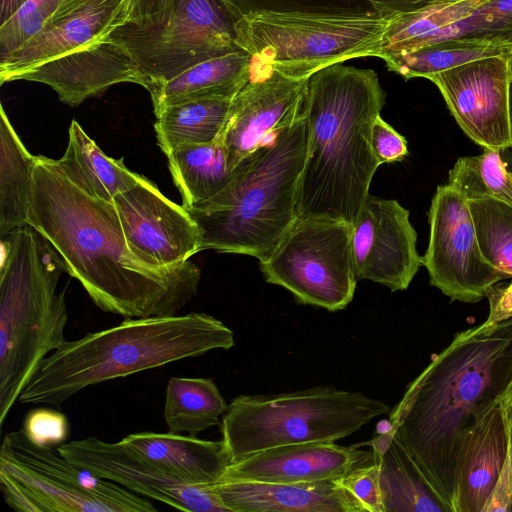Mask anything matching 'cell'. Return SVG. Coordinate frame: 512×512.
<instances>
[{"mask_svg":"<svg viewBox=\"0 0 512 512\" xmlns=\"http://www.w3.org/2000/svg\"><path fill=\"white\" fill-rule=\"evenodd\" d=\"M485 297L489 302L486 323L493 325L512 318V282L508 285L495 283L487 289Z\"/></svg>","mask_w":512,"mask_h":512,"instance_id":"7bdbcfd3","label":"cell"},{"mask_svg":"<svg viewBox=\"0 0 512 512\" xmlns=\"http://www.w3.org/2000/svg\"><path fill=\"white\" fill-rule=\"evenodd\" d=\"M227 407L211 378L172 377L167 383L163 415L170 433L197 436L220 425Z\"/></svg>","mask_w":512,"mask_h":512,"instance_id":"f546056e","label":"cell"},{"mask_svg":"<svg viewBox=\"0 0 512 512\" xmlns=\"http://www.w3.org/2000/svg\"><path fill=\"white\" fill-rule=\"evenodd\" d=\"M367 444L379 468L384 512H451L389 428Z\"/></svg>","mask_w":512,"mask_h":512,"instance_id":"cb8c5ba5","label":"cell"},{"mask_svg":"<svg viewBox=\"0 0 512 512\" xmlns=\"http://www.w3.org/2000/svg\"><path fill=\"white\" fill-rule=\"evenodd\" d=\"M182 206L195 207L219 193L230 181L226 149L218 139L178 146L165 154Z\"/></svg>","mask_w":512,"mask_h":512,"instance_id":"83f0119b","label":"cell"},{"mask_svg":"<svg viewBox=\"0 0 512 512\" xmlns=\"http://www.w3.org/2000/svg\"><path fill=\"white\" fill-rule=\"evenodd\" d=\"M390 413L361 392L317 386L279 394L239 395L220 422L232 463L261 450L306 442H336Z\"/></svg>","mask_w":512,"mask_h":512,"instance_id":"52a82bcc","label":"cell"},{"mask_svg":"<svg viewBox=\"0 0 512 512\" xmlns=\"http://www.w3.org/2000/svg\"><path fill=\"white\" fill-rule=\"evenodd\" d=\"M511 55L465 63L429 78L462 131L484 149L512 147L509 131Z\"/></svg>","mask_w":512,"mask_h":512,"instance_id":"4fadbf2b","label":"cell"},{"mask_svg":"<svg viewBox=\"0 0 512 512\" xmlns=\"http://www.w3.org/2000/svg\"><path fill=\"white\" fill-rule=\"evenodd\" d=\"M500 403L502 404L506 414L507 418L510 423V427L512 429V379L506 388L504 395L502 396Z\"/></svg>","mask_w":512,"mask_h":512,"instance_id":"bcb514c9","label":"cell"},{"mask_svg":"<svg viewBox=\"0 0 512 512\" xmlns=\"http://www.w3.org/2000/svg\"><path fill=\"white\" fill-rule=\"evenodd\" d=\"M22 430L36 445L53 448L65 443L69 423L66 416L57 410L36 408L27 413Z\"/></svg>","mask_w":512,"mask_h":512,"instance_id":"f35d334b","label":"cell"},{"mask_svg":"<svg viewBox=\"0 0 512 512\" xmlns=\"http://www.w3.org/2000/svg\"><path fill=\"white\" fill-rule=\"evenodd\" d=\"M234 344V332L206 313L125 318L116 326L66 341L39 365L19 401L60 407L91 385Z\"/></svg>","mask_w":512,"mask_h":512,"instance_id":"277c9868","label":"cell"},{"mask_svg":"<svg viewBox=\"0 0 512 512\" xmlns=\"http://www.w3.org/2000/svg\"><path fill=\"white\" fill-rule=\"evenodd\" d=\"M58 452L73 464L145 498L186 512H230L212 485L182 483L150 466L119 442L96 437L61 444Z\"/></svg>","mask_w":512,"mask_h":512,"instance_id":"e0dca14e","label":"cell"},{"mask_svg":"<svg viewBox=\"0 0 512 512\" xmlns=\"http://www.w3.org/2000/svg\"><path fill=\"white\" fill-rule=\"evenodd\" d=\"M512 510V430L509 448L502 471L485 512H508Z\"/></svg>","mask_w":512,"mask_h":512,"instance_id":"b9f144b4","label":"cell"},{"mask_svg":"<svg viewBox=\"0 0 512 512\" xmlns=\"http://www.w3.org/2000/svg\"><path fill=\"white\" fill-rule=\"evenodd\" d=\"M0 487L21 512H152L157 508L121 485L81 468L57 448L39 446L18 430L0 447Z\"/></svg>","mask_w":512,"mask_h":512,"instance_id":"9c48e42d","label":"cell"},{"mask_svg":"<svg viewBox=\"0 0 512 512\" xmlns=\"http://www.w3.org/2000/svg\"><path fill=\"white\" fill-rule=\"evenodd\" d=\"M112 202L130 249L146 264L178 266L202 251L201 233L190 214L149 179Z\"/></svg>","mask_w":512,"mask_h":512,"instance_id":"2e32d148","label":"cell"},{"mask_svg":"<svg viewBox=\"0 0 512 512\" xmlns=\"http://www.w3.org/2000/svg\"><path fill=\"white\" fill-rule=\"evenodd\" d=\"M352 224L327 217H296L259 268L298 303L334 312L352 301L357 278L351 251Z\"/></svg>","mask_w":512,"mask_h":512,"instance_id":"30bf717a","label":"cell"},{"mask_svg":"<svg viewBox=\"0 0 512 512\" xmlns=\"http://www.w3.org/2000/svg\"><path fill=\"white\" fill-rule=\"evenodd\" d=\"M512 55V46L480 38L458 37L417 49L389 54L381 59L387 68L405 79L431 76L478 59Z\"/></svg>","mask_w":512,"mask_h":512,"instance_id":"4dcf8cb0","label":"cell"},{"mask_svg":"<svg viewBox=\"0 0 512 512\" xmlns=\"http://www.w3.org/2000/svg\"><path fill=\"white\" fill-rule=\"evenodd\" d=\"M36 156L24 146L0 107V236L28 224Z\"/></svg>","mask_w":512,"mask_h":512,"instance_id":"4316f807","label":"cell"},{"mask_svg":"<svg viewBox=\"0 0 512 512\" xmlns=\"http://www.w3.org/2000/svg\"><path fill=\"white\" fill-rule=\"evenodd\" d=\"M231 102L232 99H187L154 111L158 146L166 154L178 146L218 140Z\"/></svg>","mask_w":512,"mask_h":512,"instance_id":"f1b7e54d","label":"cell"},{"mask_svg":"<svg viewBox=\"0 0 512 512\" xmlns=\"http://www.w3.org/2000/svg\"><path fill=\"white\" fill-rule=\"evenodd\" d=\"M480 38L512 46V0H487L469 16L442 28L439 40Z\"/></svg>","mask_w":512,"mask_h":512,"instance_id":"e575fe53","label":"cell"},{"mask_svg":"<svg viewBox=\"0 0 512 512\" xmlns=\"http://www.w3.org/2000/svg\"><path fill=\"white\" fill-rule=\"evenodd\" d=\"M0 425L44 359L67 341L64 262L27 224L1 237Z\"/></svg>","mask_w":512,"mask_h":512,"instance_id":"8992f818","label":"cell"},{"mask_svg":"<svg viewBox=\"0 0 512 512\" xmlns=\"http://www.w3.org/2000/svg\"><path fill=\"white\" fill-rule=\"evenodd\" d=\"M130 0H61L43 29L0 60V83L28 69L106 39L128 22Z\"/></svg>","mask_w":512,"mask_h":512,"instance_id":"ac0fdd59","label":"cell"},{"mask_svg":"<svg viewBox=\"0 0 512 512\" xmlns=\"http://www.w3.org/2000/svg\"><path fill=\"white\" fill-rule=\"evenodd\" d=\"M384 103L385 92L372 69L337 63L307 79L308 146L297 217L354 222L379 167L371 129Z\"/></svg>","mask_w":512,"mask_h":512,"instance_id":"3957f363","label":"cell"},{"mask_svg":"<svg viewBox=\"0 0 512 512\" xmlns=\"http://www.w3.org/2000/svg\"><path fill=\"white\" fill-rule=\"evenodd\" d=\"M468 204L484 258L512 278V205L495 198Z\"/></svg>","mask_w":512,"mask_h":512,"instance_id":"836d02e7","label":"cell"},{"mask_svg":"<svg viewBox=\"0 0 512 512\" xmlns=\"http://www.w3.org/2000/svg\"><path fill=\"white\" fill-rule=\"evenodd\" d=\"M307 146L303 111L294 124L241 160L219 193L186 209L200 230L202 251L268 258L297 217Z\"/></svg>","mask_w":512,"mask_h":512,"instance_id":"5b68a950","label":"cell"},{"mask_svg":"<svg viewBox=\"0 0 512 512\" xmlns=\"http://www.w3.org/2000/svg\"><path fill=\"white\" fill-rule=\"evenodd\" d=\"M251 55L236 49L202 61L150 91L154 111L178 101L233 99L247 79Z\"/></svg>","mask_w":512,"mask_h":512,"instance_id":"484cf974","label":"cell"},{"mask_svg":"<svg viewBox=\"0 0 512 512\" xmlns=\"http://www.w3.org/2000/svg\"><path fill=\"white\" fill-rule=\"evenodd\" d=\"M511 379L512 318L483 322L456 333L390 411L389 430L450 509L460 437L501 400Z\"/></svg>","mask_w":512,"mask_h":512,"instance_id":"7a4b0ae2","label":"cell"},{"mask_svg":"<svg viewBox=\"0 0 512 512\" xmlns=\"http://www.w3.org/2000/svg\"><path fill=\"white\" fill-rule=\"evenodd\" d=\"M120 443L140 460L190 485H212L232 464L222 440L170 432H138L127 435Z\"/></svg>","mask_w":512,"mask_h":512,"instance_id":"603a6c76","label":"cell"},{"mask_svg":"<svg viewBox=\"0 0 512 512\" xmlns=\"http://www.w3.org/2000/svg\"><path fill=\"white\" fill-rule=\"evenodd\" d=\"M371 148L379 165L403 160L407 154V141L380 115L371 129Z\"/></svg>","mask_w":512,"mask_h":512,"instance_id":"ab89813d","label":"cell"},{"mask_svg":"<svg viewBox=\"0 0 512 512\" xmlns=\"http://www.w3.org/2000/svg\"><path fill=\"white\" fill-rule=\"evenodd\" d=\"M429 243L422 264L430 284L451 301L476 303L509 278L483 256L468 200L453 186H438L428 211Z\"/></svg>","mask_w":512,"mask_h":512,"instance_id":"7c38bea8","label":"cell"},{"mask_svg":"<svg viewBox=\"0 0 512 512\" xmlns=\"http://www.w3.org/2000/svg\"><path fill=\"white\" fill-rule=\"evenodd\" d=\"M61 0H26L0 25V60L35 37L55 12Z\"/></svg>","mask_w":512,"mask_h":512,"instance_id":"d590c367","label":"cell"},{"mask_svg":"<svg viewBox=\"0 0 512 512\" xmlns=\"http://www.w3.org/2000/svg\"><path fill=\"white\" fill-rule=\"evenodd\" d=\"M235 23L222 0H175L162 22H127L108 38L124 47L150 79L149 92L202 61L240 49Z\"/></svg>","mask_w":512,"mask_h":512,"instance_id":"8fae6325","label":"cell"},{"mask_svg":"<svg viewBox=\"0 0 512 512\" xmlns=\"http://www.w3.org/2000/svg\"><path fill=\"white\" fill-rule=\"evenodd\" d=\"M306 80H293L251 55L219 140L233 170L248 154L303 114Z\"/></svg>","mask_w":512,"mask_h":512,"instance_id":"5bb4252c","label":"cell"},{"mask_svg":"<svg viewBox=\"0 0 512 512\" xmlns=\"http://www.w3.org/2000/svg\"><path fill=\"white\" fill-rule=\"evenodd\" d=\"M213 487L230 512H365L337 480L218 481Z\"/></svg>","mask_w":512,"mask_h":512,"instance_id":"7402d4cb","label":"cell"},{"mask_svg":"<svg viewBox=\"0 0 512 512\" xmlns=\"http://www.w3.org/2000/svg\"><path fill=\"white\" fill-rule=\"evenodd\" d=\"M409 211L398 201L368 195L352 223L351 251L357 280L392 292L408 288L422 264Z\"/></svg>","mask_w":512,"mask_h":512,"instance_id":"9a60e30c","label":"cell"},{"mask_svg":"<svg viewBox=\"0 0 512 512\" xmlns=\"http://www.w3.org/2000/svg\"><path fill=\"white\" fill-rule=\"evenodd\" d=\"M58 164L76 185L94 197L112 202L114 197L146 177L132 172L123 158L107 156L76 120L68 131V144Z\"/></svg>","mask_w":512,"mask_h":512,"instance_id":"d4e9b609","label":"cell"},{"mask_svg":"<svg viewBox=\"0 0 512 512\" xmlns=\"http://www.w3.org/2000/svg\"><path fill=\"white\" fill-rule=\"evenodd\" d=\"M175 0H130L128 22L150 26L162 22Z\"/></svg>","mask_w":512,"mask_h":512,"instance_id":"60d3db41","label":"cell"},{"mask_svg":"<svg viewBox=\"0 0 512 512\" xmlns=\"http://www.w3.org/2000/svg\"><path fill=\"white\" fill-rule=\"evenodd\" d=\"M28 224L105 312L124 318L174 315L198 291L196 264L155 267L142 261L129 247L113 202L76 185L57 159L36 156Z\"/></svg>","mask_w":512,"mask_h":512,"instance_id":"6da1fadb","label":"cell"},{"mask_svg":"<svg viewBox=\"0 0 512 512\" xmlns=\"http://www.w3.org/2000/svg\"><path fill=\"white\" fill-rule=\"evenodd\" d=\"M379 13L388 15L406 12L438 3H449L460 0H363Z\"/></svg>","mask_w":512,"mask_h":512,"instance_id":"ee69618b","label":"cell"},{"mask_svg":"<svg viewBox=\"0 0 512 512\" xmlns=\"http://www.w3.org/2000/svg\"><path fill=\"white\" fill-rule=\"evenodd\" d=\"M15 80L51 87L61 102L77 106L119 83H135L149 90L150 79L117 42L103 39L28 69Z\"/></svg>","mask_w":512,"mask_h":512,"instance_id":"d6986e66","label":"cell"},{"mask_svg":"<svg viewBox=\"0 0 512 512\" xmlns=\"http://www.w3.org/2000/svg\"><path fill=\"white\" fill-rule=\"evenodd\" d=\"M391 14L351 11H259L235 23L238 48L293 80L333 64L378 57Z\"/></svg>","mask_w":512,"mask_h":512,"instance_id":"ba28073f","label":"cell"},{"mask_svg":"<svg viewBox=\"0 0 512 512\" xmlns=\"http://www.w3.org/2000/svg\"><path fill=\"white\" fill-rule=\"evenodd\" d=\"M26 0H0V25L7 21Z\"/></svg>","mask_w":512,"mask_h":512,"instance_id":"f6af8a7d","label":"cell"},{"mask_svg":"<svg viewBox=\"0 0 512 512\" xmlns=\"http://www.w3.org/2000/svg\"><path fill=\"white\" fill-rule=\"evenodd\" d=\"M511 427L500 401L460 437L452 512H485L507 456Z\"/></svg>","mask_w":512,"mask_h":512,"instance_id":"44dd1931","label":"cell"},{"mask_svg":"<svg viewBox=\"0 0 512 512\" xmlns=\"http://www.w3.org/2000/svg\"><path fill=\"white\" fill-rule=\"evenodd\" d=\"M237 21L259 11H351L353 0H222Z\"/></svg>","mask_w":512,"mask_h":512,"instance_id":"8d00e7d4","label":"cell"},{"mask_svg":"<svg viewBox=\"0 0 512 512\" xmlns=\"http://www.w3.org/2000/svg\"><path fill=\"white\" fill-rule=\"evenodd\" d=\"M509 131L512 143V80L509 87Z\"/></svg>","mask_w":512,"mask_h":512,"instance_id":"7dc6e473","label":"cell"},{"mask_svg":"<svg viewBox=\"0 0 512 512\" xmlns=\"http://www.w3.org/2000/svg\"><path fill=\"white\" fill-rule=\"evenodd\" d=\"M447 184L467 200L495 198L512 205V172L502 161L500 150L484 149L480 155L458 158Z\"/></svg>","mask_w":512,"mask_h":512,"instance_id":"d6a6232c","label":"cell"},{"mask_svg":"<svg viewBox=\"0 0 512 512\" xmlns=\"http://www.w3.org/2000/svg\"><path fill=\"white\" fill-rule=\"evenodd\" d=\"M337 482L359 501L365 512H384L379 468L374 457Z\"/></svg>","mask_w":512,"mask_h":512,"instance_id":"74e56055","label":"cell"},{"mask_svg":"<svg viewBox=\"0 0 512 512\" xmlns=\"http://www.w3.org/2000/svg\"><path fill=\"white\" fill-rule=\"evenodd\" d=\"M373 457L360 445L306 442L261 450L233 462L219 481L269 483L338 480Z\"/></svg>","mask_w":512,"mask_h":512,"instance_id":"ffe728a7","label":"cell"},{"mask_svg":"<svg viewBox=\"0 0 512 512\" xmlns=\"http://www.w3.org/2000/svg\"><path fill=\"white\" fill-rule=\"evenodd\" d=\"M487 0H460L392 13L382 40L380 58L417 49L440 29L469 16Z\"/></svg>","mask_w":512,"mask_h":512,"instance_id":"1f68e13d","label":"cell"},{"mask_svg":"<svg viewBox=\"0 0 512 512\" xmlns=\"http://www.w3.org/2000/svg\"><path fill=\"white\" fill-rule=\"evenodd\" d=\"M510 70H511V78H512V55L510 57Z\"/></svg>","mask_w":512,"mask_h":512,"instance_id":"c3c4849f","label":"cell"}]
</instances>
